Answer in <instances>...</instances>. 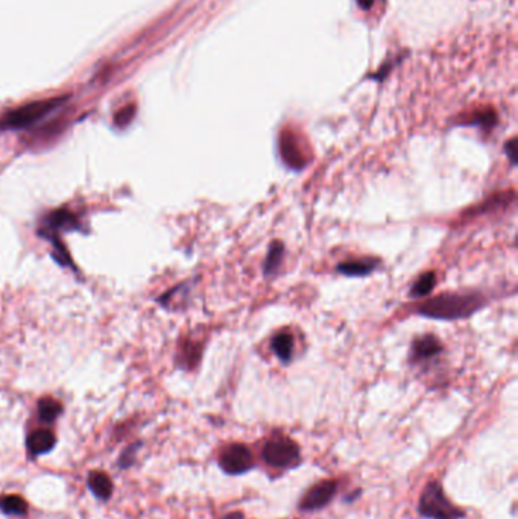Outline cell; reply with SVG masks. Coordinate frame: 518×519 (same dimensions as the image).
Returning <instances> with one entry per match:
<instances>
[{"label":"cell","instance_id":"5","mask_svg":"<svg viewBox=\"0 0 518 519\" xmlns=\"http://www.w3.org/2000/svg\"><path fill=\"white\" fill-rule=\"evenodd\" d=\"M219 465L227 474L238 476L250 471L254 465V458L248 446L242 443H233L222 451L219 457Z\"/></svg>","mask_w":518,"mask_h":519},{"label":"cell","instance_id":"23","mask_svg":"<svg viewBox=\"0 0 518 519\" xmlns=\"http://www.w3.org/2000/svg\"><path fill=\"white\" fill-rule=\"evenodd\" d=\"M222 519H243V515L239 513V512H234V513H230V515H227L225 518H222Z\"/></svg>","mask_w":518,"mask_h":519},{"label":"cell","instance_id":"11","mask_svg":"<svg viewBox=\"0 0 518 519\" xmlns=\"http://www.w3.org/2000/svg\"><path fill=\"white\" fill-rule=\"evenodd\" d=\"M270 348H273L280 361L289 363L293 356V349H295V340H293V336L289 332H281L273 337Z\"/></svg>","mask_w":518,"mask_h":519},{"label":"cell","instance_id":"3","mask_svg":"<svg viewBox=\"0 0 518 519\" xmlns=\"http://www.w3.org/2000/svg\"><path fill=\"white\" fill-rule=\"evenodd\" d=\"M420 513L433 519H459L464 513L447 500L442 488L438 483H429L422 490L418 504Z\"/></svg>","mask_w":518,"mask_h":519},{"label":"cell","instance_id":"4","mask_svg":"<svg viewBox=\"0 0 518 519\" xmlns=\"http://www.w3.org/2000/svg\"><path fill=\"white\" fill-rule=\"evenodd\" d=\"M265 462L274 468H290L298 463L300 450L298 445L289 438H273L263 448Z\"/></svg>","mask_w":518,"mask_h":519},{"label":"cell","instance_id":"17","mask_svg":"<svg viewBox=\"0 0 518 519\" xmlns=\"http://www.w3.org/2000/svg\"><path fill=\"white\" fill-rule=\"evenodd\" d=\"M61 413L60 403L52 398H44L39 403V415L43 422H54Z\"/></svg>","mask_w":518,"mask_h":519},{"label":"cell","instance_id":"2","mask_svg":"<svg viewBox=\"0 0 518 519\" xmlns=\"http://www.w3.org/2000/svg\"><path fill=\"white\" fill-rule=\"evenodd\" d=\"M66 101L67 96H60L54 99L35 101L23 105V107L17 110L9 111L4 119L0 120V131H6V129H21L37 123L47 114H51L56 108H60Z\"/></svg>","mask_w":518,"mask_h":519},{"label":"cell","instance_id":"15","mask_svg":"<svg viewBox=\"0 0 518 519\" xmlns=\"http://www.w3.org/2000/svg\"><path fill=\"white\" fill-rule=\"evenodd\" d=\"M0 510L6 515H25L28 510V505L25 500L20 498L19 495H6V497L0 498Z\"/></svg>","mask_w":518,"mask_h":519},{"label":"cell","instance_id":"22","mask_svg":"<svg viewBox=\"0 0 518 519\" xmlns=\"http://www.w3.org/2000/svg\"><path fill=\"white\" fill-rule=\"evenodd\" d=\"M357 4L363 9H370L372 6V4H374V0H357Z\"/></svg>","mask_w":518,"mask_h":519},{"label":"cell","instance_id":"1","mask_svg":"<svg viewBox=\"0 0 518 519\" xmlns=\"http://www.w3.org/2000/svg\"><path fill=\"white\" fill-rule=\"evenodd\" d=\"M485 305L480 293H442L421 302L415 313L438 321L467 319Z\"/></svg>","mask_w":518,"mask_h":519},{"label":"cell","instance_id":"16","mask_svg":"<svg viewBox=\"0 0 518 519\" xmlns=\"http://www.w3.org/2000/svg\"><path fill=\"white\" fill-rule=\"evenodd\" d=\"M435 282H437V274L435 272H426L422 274L415 282L414 286H412V290H410V294L414 298H422V297H427V294L433 290L435 287Z\"/></svg>","mask_w":518,"mask_h":519},{"label":"cell","instance_id":"18","mask_svg":"<svg viewBox=\"0 0 518 519\" xmlns=\"http://www.w3.org/2000/svg\"><path fill=\"white\" fill-rule=\"evenodd\" d=\"M136 111H137L136 105H128V107H125V108H122V110H119V111L116 113V115H114V123L117 126H119V128L128 126L129 123L133 122L134 115H136Z\"/></svg>","mask_w":518,"mask_h":519},{"label":"cell","instance_id":"9","mask_svg":"<svg viewBox=\"0 0 518 519\" xmlns=\"http://www.w3.org/2000/svg\"><path fill=\"white\" fill-rule=\"evenodd\" d=\"M377 266H379V262L375 258L348 260L337 266V272L345 277H367L374 272Z\"/></svg>","mask_w":518,"mask_h":519},{"label":"cell","instance_id":"13","mask_svg":"<svg viewBox=\"0 0 518 519\" xmlns=\"http://www.w3.org/2000/svg\"><path fill=\"white\" fill-rule=\"evenodd\" d=\"M283 257H285V245L278 240L270 243L266 260H265V266H263L265 275H273L277 272V269L283 263Z\"/></svg>","mask_w":518,"mask_h":519},{"label":"cell","instance_id":"12","mask_svg":"<svg viewBox=\"0 0 518 519\" xmlns=\"http://www.w3.org/2000/svg\"><path fill=\"white\" fill-rule=\"evenodd\" d=\"M88 488L101 500H108L113 492L111 480L103 473H98V471H94L88 476Z\"/></svg>","mask_w":518,"mask_h":519},{"label":"cell","instance_id":"7","mask_svg":"<svg viewBox=\"0 0 518 519\" xmlns=\"http://www.w3.org/2000/svg\"><path fill=\"white\" fill-rule=\"evenodd\" d=\"M337 489V483L333 480H325L318 483L309 492L304 495L303 501L300 503L301 510H318L323 509L330 501L333 500Z\"/></svg>","mask_w":518,"mask_h":519},{"label":"cell","instance_id":"10","mask_svg":"<svg viewBox=\"0 0 518 519\" xmlns=\"http://www.w3.org/2000/svg\"><path fill=\"white\" fill-rule=\"evenodd\" d=\"M55 434L51 430H37L28 438V450L34 456L49 453L55 446Z\"/></svg>","mask_w":518,"mask_h":519},{"label":"cell","instance_id":"21","mask_svg":"<svg viewBox=\"0 0 518 519\" xmlns=\"http://www.w3.org/2000/svg\"><path fill=\"white\" fill-rule=\"evenodd\" d=\"M134 448H136V446H131V448H129L128 451H125V453L122 454V457H121V466L126 468V466L131 465V462L134 460V451H136Z\"/></svg>","mask_w":518,"mask_h":519},{"label":"cell","instance_id":"19","mask_svg":"<svg viewBox=\"0 0 518 519\" xmlns=\"http://www.w3.org/2000/svg\"><path fill=\"white\" fill-rule=\"evenodd\" d=\"M471 125H477L480 128H492L496 125V114L492 111L485 113V114H479L474 120L469 122Z\"/></svg>","mask_w":518,"mask_h":519},{"label":"cell","instance_id":"14","mask_svg":"<svg viewBox=\"0 0 518 519\" xmlns=\"http://www.w3.org/2000/svg\"><path fill=\"white\" fill-rule=\"evenodd\" d=\"M47 227L55 230H73L76 228V217L68 210H56L47 216Z\"/></svg>","mask_w":518,"mask_h":519},{"label":"cell","instance_id":"6","mask_svg":"<svg viewBox=\"0 0 518 519\" xmlns=\"http://www.w3.org/2000/svg\"><path fill=\"white\" fill-rule=\"evenodd\" d=\"M278 148H280V157L289 169L298 172L309 164L308 157H305V153L303 152L298 143L297 135L292 131H288L286 129V131L281 133Z\"/></svg>","mask_w":518,"mask_h":519},{"label":"cell","instance_id":"8","mask_svg":"<svg viewBox=\"0 0 518 519\" xmlns=\"http://www.w3.org/2000/svg\"><path fill=\"white\" fill-rule=\"evenodd\" d=\"M442 352V345L440 344V340L432 336H422L420 339H417L414 341V346H412V354H410V360L412 361H427L432 360L435 357H438L440 354Z\"/></svg>","mask_w":518,"mask_h":519},{"label":"cell","instance_id":"20","mask_svg":"<svg viewBox=\"0 0 518 519\" xmlns=\"http://www.w3.org/2000/svg\"><path fill=\"white\" fill-rule=\"evenodd\" d=\"M515 146H517V140L515 138L509 140L508 143L504 145V152H506V155L509 157V161H511L512 166H515V164H517V157H515L517 149H515Z\"/></svg>","mask_w":518,"mask_h":519}]
</instances>
